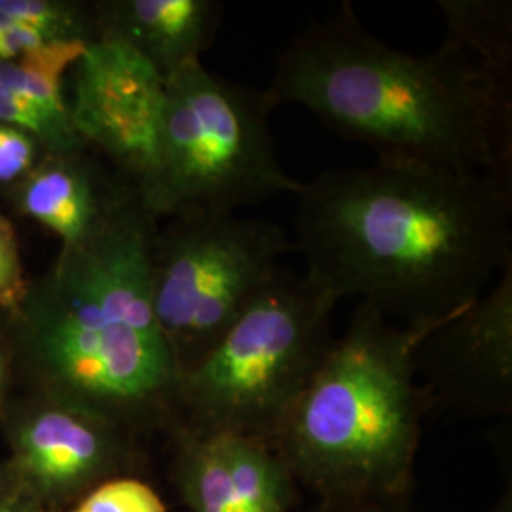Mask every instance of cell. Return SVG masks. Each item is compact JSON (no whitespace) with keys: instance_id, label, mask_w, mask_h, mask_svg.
I'll return each instance as SVG.
<instances>
[{"instance_id":"obj_1","label":"cell","mask_w":512,"mask_h":512,"mask_svg":"<svg viewBox=\"0 0 512 512\" xmlns=\"http://www.w3.org/2000/svg\"><path fill=\"white\" fill-rule=\"evenodd\" d=\"M296 198L304 275L404 327L439 325L512 266V177L376 160Z\"/></svg>"},{"instance_id":"obj_2","label":"cell","mask_w":512,"mask_h":512,"mask_svg":"<svg viewBox=\"0 0 512 512\" xmlns=\"http://www.w3.org/2000/svg\"><path fill=\"white\" fill-rule=\"evenodd\" d=\"M264 93L378 162L512 177L511 80L446 38L427 54L397 50L349 2L289 40Z\"/></svg>"},{"instance_id":"obj_3","label":"cell","mask_w":512,"mask_h":512,"mask_svg":"<svg viewBox=\"0 0 512 512\" xmlns=\"http://www.w3.org/2000/svg\"><path fill=\"white\" fill-rule=\"evenodd\" d=\"M154 217L143 203L67 249L19 304L25 346L50 399L129 427L173 420L179 368L154 313Z\"/></svg>"},{"instance_id":"obj_4","label":"cell","mask_w":512,"mask_h":512,"mask_svg":"<svg viewBox=\"0 0 512 512\" xmlns=\"http://www.w3.org/2000/svg\"><path fill=\"white\" fill-rule=\"evenodd\" d=\"M435 327H404L357 304L270 439L296 484L319 501L406 497L431 410L416 355Z\"/></svg>"},{"instance_id":"obj_5","label":"cell","mask_w":512,"mask_h":512,"mask_svg":"<svg viewBox=\"0 0 512 512\" xmlns=\"http://www.w3.org/2000/svg\"><path fill=\"white\" fill-rule=\"evenodd\" d=\"M340 300L281 268L200 363L179 376L173 425L272 439L334 338Z\"/></svg>"},{"instance_id":"obj_6","label":"cell","mask_w":512,"mask_h":512,"mask_svg":"<svg viewBox=\"0 0 512 512\" xmlns=\"http://www.w3.org/2000/svg\"><path fill=\"white\" fill-rule=\"evenodd\" d=\"M264 90L211 73L202 61L165 80L158 162L139 190L148 213H238L279 194L298 196L300 181L279 162Z\"/></svg>"},{"instance_id":"obj_7","label":"cell","mask_w":512,"mask_h":512,"mask_svg":"<svg viewBox=\"0 0 512 512\" xmlns=\"http://www.w3.org/2000/svg\"><path fill=\"white\" fill-rule=\"evenodd\" d=\"M293 249L277 222L238 213L181 215L154 234V313L179 376L215 348Z\"/></svg>"},{"instance_id":"obj_8","label":"cell","mask_w":512,"mask_h":512,"mask_svg":"<svg viewBox=\"0 0 512 512\" xmlns=\"http://www.w3.org/2000/svg\"><path fill=\"white\" fill-rule=\"evenodd\" d=\"M69 110L86 145L101 148L141 190L158 162L165 78L118 38L97 37L74 65Z\"/></svg>"},{"instance_id":"obj_9","label":"cell","mask_w":512,"mask_h":512,"mask_svg":"<svg viewBox=\"0 0 512 512\" xmlns=\"http://www.w3.org/2000/svg\"><path fill=\"white\" fill-rule=\"evenodd\" d=\"M418 380L431 408L509 416L512 408V266L471 306L421 340Z\"/></svg>"},{"instance_id":"obj_10","label":"cell","mask_w":512,"mask_h":512,"mask_svg":"<svg viewBox=\"0 0 512 512\" xmlns=\"http://www.w3.org/2000/svg\"><path fill=\"white\" fill-rule=\"evenodd\" d=\"M10 444L16 490L50 512L116 476L128 459L124 425L55 399L23 416Z\"/></svg>"},{"instance_id":"obj_11","label":"cell","mask_w":512,"mask_h":512,"mask_svg":"<svg viewBox=\"0 0 512 512\" xmlns=\"http://www.w3.org/2000/svg\"><path fill=\"white\" fill-rule=\"evenodd\" d=\"M139 203L143 198L137 186L112 183L80 154H50V160L19 181V209L54 232L63 251L82 245Z\"/></svg>"},{"instance_id":"obj_12","label":"cell","mask_w":512,"mask_h":512,"mask_svg":"<svg viewBox=\"0 0 512 512\" xmlns=\"http://www.w3.org/2000/svg\"><path fill=\"white\" fill-rule=\"evenodd\" d=\"M99 37L118 38L147 57L165 80L202 61L224 16L217 0H118L95 10Z\"/></svg>"},{"instance_id":"obj_13","label":"cell","mask_w":512,"mask_h":512,"mask_svg":"<svg viewBox=\"0 0 512 512\" xmlns=\"http://www.w3.org/2000/svg\"><path fill=\"white\" fill-rule=\"evenodd\" d=\"M215 435H219L222 442V452L243 512H289L296 480L274 444L251 435Z\"/></svg>"},{"instance_id":"obj_14","label":"cell","mask_w":512,"mask_h":512,"mask_svg":"<svg viewBox=\"0 0 512 512\" xmlns=\"http://www.w3.org/2000/svg\"><path fill=\"white\" fill-rule=\"evenodd\" d=\"M175 480L190 512H243L238 492L215 433L173 425Z\"/></svg>"},{"instance_id":"obj_15","label":"cell","mask_w":512,"mask_h":512,"mask_svg":"<svg viewBox=\"0 0 512 512\" xmlns=\"http://www.w3.org/2000/svg\"><path fill=\"white\" fill-rule=\"evenodd\" d=\"M86 46L88 40H54L16 61H0V86L16 93L57 124L74 128L63 82Z\"/></svg>"},{"instance_id":"obj_16","label":"cell","mask_w":512,"mask_h":512,"mask_svg":"<svg viewBox=\"0 0 512 512\" xmlns=\"http://www.w3.org/2000/svg\"><path fill=\"white\" fill-rule=\"evenodd\" d=\"M446 40L511 80L512 4L509 0H439Z\"/></svg>"},{"instance_id":"obj_17","label":"cell","mask_w":512,"mask_h":512,"mask_svg":"<svg viewBox=\"0 0 512 512\" xmlns=\"http://www.w3.org/2000/svg\"><path fill=\"white\" fill-rule=\"evenodd\" d=\"M0 124L31 135L52 156H76L86 148L76 129L50 120L44 112L4 86H0Z\"/></svg>"},{"instance_id":"obj_18","label":"cell","mask_w":512,"mask_h":512,"mask_svg":"<svg viewBox=\"0 0 512 512\" xmlns=\"http://www.w3.org/2000/svg\"><path fill=\"white\" fill-rule=\"evenodd\" d=\"M65 512H167V507L147 482L133 476H112Z\"/></svg>"},{"instance_id":"obj_19","label":"cell","mask_w":512,"mask_h":512,"mask_svg":"<svg viewBox=\"0 0 512 512\" xmlns=\"http://www.w3.org/2000/svg\"><path fill=\"white\" fill-rule=\"evenodd\" d=\"M27 291L16 234L0 217V308L18 310Z\"/></svg>"},{"instance_id":"obj_20","label":"cell","mask_w":512,"mask_h":512,"mask_svg":"<svg viewBox=\"0 0 512 512\" xmlns=\"http://www.w3.org/2000/svg\"><path fill=\"white\" fill-rule=\"evenodd\" d=\"M38 147L31 135L0 124V184L21 181L37 165Z\"/></svg>"},{"instance_id":"obj_21","label":"cell","mask_w":512,"mask_h":512,"mask_svg":"<svg viewBox=\"0 0 512 512\" xmlns=\"http://www.w3.org/2000/svg\"><path fill=\"white\" fill-rule=\"evenodd\" d=\"M308 512H414L404 499L399 501H319Z\"/></svg>"},{"instance_id":"obj_22","label":"cell","mask_w":512,"mask_h":512,"mask_svg":"<svg viewBox=\"0 0 512 512\" xmlns=\"http://www.w3.org/2000/svg\"><path fill=\"white\" fill-rule=\"evenodd\" d=\"M0 512H50L19 492L0 499Z\"/></svg>"},{"instance_id":"obj_23","label":"cell","mask_w":512,"mask_h":512,"mask_svg":"<svg viewBox=\"0 0 512 512\" xmlns=\"http://www.w3.org/2000/svg\"><path fill=\"white\" fill-rule=\"evenodd\" d=\"M14 492H18L16 484H14L12 476H10L6 465H4V467H0V499H4V497H8V495L14 494Z\"/></svg>"},{"instance_id":"obj_24","label":"cell","mask_w":512,"mask_h":512,"mask_svg":"<svg viewBox=\"0 0 512 512\" xmlns=\"http://www.w3.org/2000/svg\"><path fill=\"white\" fill-rule=\"evenodd\" d=\"M490 512H512L511 507V495H507V497H503L497 505H495L494 509Z\"/></svg>"},{"instance_id":"obj_25","label":"cell","mask_w":512,"mask_h":512,"mask_svg":"<svg viewBox=\"0 0 512 512\" xmlns=\"http://www.w3.org/2000/svg\"><path fill=\"white\" fill-rule=\"evenodd\" d=\"M2 385H4V366H2V355H0V403H2Z\"/></svg>"}]
</instances>
